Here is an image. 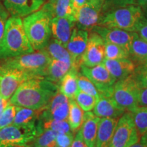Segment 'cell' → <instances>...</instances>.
<instances>
[{"instance_id":"obj_1","label":"cell","mask_w":147,"mask_h":147,"mask_svg":"<svg viewBox=\"0 0 147 147\" xmlns=\"http://www.w3.org/2000/svg\"><path fill=\"white\" fill-rule=\"evenodd\" d=\"M59 92L58 84L45 78H33L23 82L10 99V104L40 110Z\"/></svg>"},{"instance_id":"obj_2","label":"cell","mask_w":147,"mask_h":147,"mask_svg":"<svg viewBox=\"0 0 147 147\" xmlns=\"http://www.w3.org/2000/svg\"><path fill=\"white\" fill-rule=\"evenodd\" d=\"M53 17V5L48 2L23 19L24 29L34 51L42 50L49 43Z\"/></svg>"},{"instance_id":"obj_3","label":"cell","mask_w":147,"mask_h":147,"mask_svg":"<svg viewBox=\"0 0 147 147\" xmlns=\"http://www.w3.org/2000/svg\"><path fill=\"white\" fill-rule=\"evenodd\" d=\"M34 51L21 18L14 16L8 18L0 47V59L14 57Z\"/></svg>"},{"instance_id":"obj_4","label":"cell","mask_w":147,"mask_h":147,"mask_svg":"<svg viewBox=\"0 0 147 147\" xmlns=\"http://www.w3.org/2000/svg\"><path fill=\"white\" fill-rule=\"evenodd\" d=\"M144 17L142 7L136 4L129 5L114 9L103 14L99 25L136 32Z\"/></svg>"},{"instance_id":"obj_5","label":"cell","mask_w":147,"mask_h":147,"mask_svg":"<svg viewBox=\"0 0 147 147\" xmlns=\"http://www.w3.org/2000/svg\"><path fill=\"white\" fill-rule=\"evenodd\" d=\"M51 58L45 49L2 59L1 67L23 71L35 78H45Z\"/></svg>"},{"instance_id":"obj_6","label":"cell","mask_w":147,"mask_h":147,"mask_svg":"<svg viewBox=\"0 0 147 147\" xmlns=\"http://www.w3.org/2000/svg\"><path fill=\"white\" fill-rule=\"evenodd\" d=\"M140 137L132 113L127 111L118 119L108 147H129L139 142Z\"/></svg>"},{"instance_id":"obj_7","label":"cell","mask_w":147,"mask_h":147,"mask_svg":"<svg viewBox=\"0 0 147 147\" xmlns=\"http://www.w3.org/2000/svg\"><path fill=\"white\" fill-rule=\"evenodd\" d=\"M38 134L36 123L16 125H10L0 129V147L27 144Z\"/></svg>"},{"instance_id":"obj_8","label":"cell","mask_w":147,"mask_h":147,"mask_svg":"<svg viewBox=\"0 0 147 147\" xmlns=\"http://www.w3.org/2000/svg\"><path fill=\"white\" fill-rule=\"evenodd\" d=\"M140 88L130 76L117 80L114 84L112 97L126 111L132 112L138 106Z\"/></svg>"},{"instance_id":"obj_9","label":"cell","mask_w":147,"mask_h":147,"mask_svg":"<svg viewBox=\"0 0 147 147\" xmlns=\"http://www.w3.org/2000/svg\"><path fill=\"white\" fill-rule=\"evenodd\" d=\"M80 69L82 74L93 82L100 95L112 97L114 84L117 80L110 74L104 63L93 67L82 65Z\"/></svg>"},{"instance_id":"obj_10","label":"cell","mask_w":147,"mask_h":147,"mask_svg":"<svg viewBox=\"0 0 147 147\" xmlns=\"http://www.w3.org/2000/svg\"><path fill=\"white\" fill-rule=\"evenodd\" d=\"M103 3L97 0H91L75 12L77 28L91 32L100 25L103 16Z\"/></svg>"},{"instance_id":"obj_11","label":"cell","mask_w":147,"mask_h":147,"mask_svg":"<svg viewBox=\"0 0 147 147\" xmlns=\"http://www.w3.org/2000/svg\"><path fill=\"white\" fill-rule=\"evenodd\" d=\"M33 78L23 71L0 66V97L10 100L23 82Z\"/></svg>"},{"instance_id":"obj_12","label":"cell","mask_w":147,"mask_h":147,"mask_svg":"<svg viewBox=\"0 0 147 147\" xmlns=\"http://www.w3.org/2000/svg\"><path fill=\"white\" fill-rule=\"evenodd\" d=\"M38 119L47 120H67L69 114V99L58 92L43 108L39 110Z\"/></svg>"},{"instance_id":"obj_13","label":"cell","mask_w":147,"mask_h":147,"mask_svg":"<svg viewBox=\"0 0 147 147\" xmlns=\"http://www.w3.org/2000/svg\"><path fill=\"white\" fill-rule=\"evenodd\" d=\"M104 59L105 42L100 35L94 32H91L89 34L87 47L82 56V65L93 67L102 63Z\"/></svg>"},{"instance_id":"obj_14","label":"cell","mask_w":147,"mask_h":147,"mask_svg":"<svg viewBox=\"0 0 147 147\" xmlns=\"http://www.w3.org/2000/svg\"><path fill=\"white\" fill-rule=\"evenodd\" d=\"M89 32L75 27L66 49L72 58L71 68L79 70L82 65V56L87 47Z\"/></svg>"},{"instance_id":"obj_15","label":"cell","mask_w":147,"mask_h":147,"mask_svg":"<svg viewBox=\"0 0 147 147\" xmlns=\"http://www.w3.org/2000/svg\"><path fill=\"white\" fill-rule=\"evenodd\" d=\"M91 32H94L100 35L105 42L120 46L129 53L135 32H127L120 29L109 28L100 25L95 27Z\"/></svg>"},{"instance_id":"obj_16","label":"cell","mask_w":147,"mask_h":147,"mask_svg":"<svg viewBox=\"0 0 147 147\" xmlns=\"http://www.w3.org/2000/svg\"><path fill=\"white\" fill-rule=\"evenodd\" d=\"M10 15L24 17L36 12L45 3V0H0Z\"/></svg>"},{"instance_id":"obj_17","label":"cell","mask_w":147,"mask_h":147,"mask_svg":"<svg viewBox=\"0 0 147 147\" xmlns=\"http://www.w3.org/2000/svg\"><path fill=\"white\" fill-rule=\"evenodd\" d=\"M75 26L76 21L74 18L55 16L51 21V35L66 48Z\"/></svg>"},{"instance_id":"obj_18","label":"cell","mask_w":147,"mask_h":147,"mask_svg":"<svg viewBox=\"0 0 147 147\" xmlns=\"http://www.w3.org/2000/svg\"><path fill=\"white\" fill-rule=\"evenodd\" d=\"M126 110L119 106L112 97L100 95L93 108V114L100 118L119 119Z\"/></svg>"},{"instance_id":"obj_19","label":"cell","mask_w":147,"mask_h":147,"mask_svg":"<svg viewBox=\"0 0 147 147\" xmlns=\"http://www.w3.org/2000/svg\"><path fill=\"white\" fill-rule=\"evenodd\" d=\"M103 63L117 81L131 76L137 66L129 58L119 59H105Z\"/></svg>"},{"instance_id":"obj_20","label":"cell","mask_w":147,"mask_h":147,"mask_svg":"<svg viewBox=\"0 0 147 147\" xmlns=\"http://www.w3.org/2000/svg\"><path fill=\"white\" fill-rule=\"evenodd\" d=\"M100 117L95 116L93 113L86 112L84 114L83 121L80 129L84 142L88 147H95L96 142L97 129Z\"/></svg>"},{"instance_id":"obj_21","label":"cell","mask_w":147,"mask_h":147,"mask_svg":"<svg viewBox=\"0 0 147 147\" xmlns=\"http://www.w3.org/2000/svg\"><path fill=\"white\" fill-rule=\"evenodd\" d=\"M119 119H100L95 147H108L113 136Z\"/></svg>"},{"instance_id":"obj_22","label":"cell","mask_w":147,"mask_h":147,"mask_svg":"<svg viewBox=\"0 0 147 147\" xmlns=\"http://www.w3.org/2000/svg\"><path fill=\"white\" fill-rule=\"evenodd\" d=\"M78 73V70L71 67L58 84L59 92L68 99H74L79 90L77 81Z\"/></svg>"},{"instance_id":"obj_23","label":"cell","mask_w":147,"mask_h":147,"mask_svg":"<svg viewBox=\"0 0 147 147\" xmlns=\"http://www.w3.org/2000/svg\"><path fill=\"white\" fill-rule=\"evenodd\" d=\"M129 59L136 65L147 64V42L136 32L134 34L130 48Z\"/></svg>"},{"instance_id":"obj_24","label":"cell","mask_w":147,"mask_h":147,"mask_svg":"<svg viewBox=\"0 0 147 147\" xmlns=\"http://www.w3.org/2000/svg\"><path fill=\"white\" fill-rule=\"evenodd\" d=\"M71 64L51 59L47 67L45 78L58 84L62 78L71 69Z\"/></svg>"},{"instance_id":"obj_25","label":"cell","mask_w":147,"mask_h":147,"mask_svg":"<svg viewBox=\"0 0 147 147\" xmlns=\"http://www.w3.org/2000/svg\"><path fill=\"white\" fill-rule=\"evenodd\" d=\"M44 49L47 51L51 59L66 62L72 65V58L68 51L54 38L52 40L50 39Z\"/></svg>"},{"instance_id":"obj_26","label":"cell","mask_w":147,"mask_h":147,"mask_svg":"<svg viewBox=\"0 0 147 147\" xmlns=\"http://www.w3.org/2000/svg\"><path fill=\"white\" fill-rule=\"evenodd\" d=\"M40 115L39 110H33L21 106H16V112L13 125H22L36 123Z\"/></svg>"},{"instance_id":"obj_27","label":"cell","mask_w":147,"mask_h":147,"mask_svg":"<svg viewBox=\"0 0 147 147\" xmlns=\"http://www.w3.org/2000/svg\"><path fill=\"white\" fill-rule=\"evenodd\" d=\"M83 110L78 105L74 99H69V114L67 121L71 131H75L80 129L83 121Z\"/></svg>"},{"instance_id":"obj_28","label":"cell","mask_w":147,"mask_h":147,"mask_svg":"<svg viewBox=\"0 0 147 147\" xmlns=\"http://www.w3.org/2000/svg\"><path fill=\"white\" fill-rule=\"evenodd\" d=\"M38 134L43 129H51L57 133H69L71 130L67 120H47L40 121L38 119L37 124Z\"/></svg>"},{"instance_id":"obj_29","label":"cell","mask_w":147,"mask_h":147,"mask_svg":"<svg viewBox=\"0 0 147 147\" xmlns=\"http://www.w3.org/2000/svg\"><path fill=\"white\" fill-rule=\"evenodd\" d=\"M57 133L51 129H43L34 140V147H57Z\"/></svg>"},{"instance_id":"obj_30","label":"cell","mask_w":147,"mask_h":147,"mask_svg":"<svg viewBox=\"0 0 147 147\" xmlns=\"http://www.w3.org/2000/svg\"><path fill=\"white\" fill-rule=\"evenodd\" d=\"M140 136L147 134V106H138L131 112Z\"/></svg>"},{"instance_id":"obj_31","label":"cell","mask_w":147,"mask_h":147,"mask_svg":"<svg viewBox=\"0 0 147 147\" xmlns=\"http://www.w3.org/2000/svg\"><path fill=\"white\" fill-rule=\"evenodd\" d=\"M52 5L54 17H71L75 19V13L71 5V0H57Z\"/></svg>"},{"instance_id":"obj_32","label":"cell","mask_w":147,"mask_h":147,"mask_svg":"<svg viewBox=\"0 0 147 147\" xmlns=\"http://www.w3.org/2000/svg\"><path fill=\"white\" fill-rule=\"evenodd\" d=\"M129 58V53L120 46L105 42V59H119Z\"/></svg>"},{"instance_id":"obj_33","label":"cell","mask_w":147,"mask_h":147,"mask_svg":"<svg viewBox=\"0 0 147 147\" xmlns=\"http://www.w3.org/2000/svg\"><path fill=\"white\" fill-rule=\"evenodd\" d=\"M78 105L84 112H90L93 110L96 104L97 99L92 95L84 93L80 90L77 92L74 97Z\"/></svg>"},{"instance_id":"obj_34","label":"cell","mask_w":147,"mask_h":147,"mask_svg":"<svg viewBox=\"0 0 147 147\" xmlns=\"http://www.w3.org/2000/svg\"><path fill=\"white\" fill-rule=\"evenodd\" d=\"M77 81H78V89L84 93H87L95 97L97 99L100 96V93L95 87L91 80L87 77H86L82 73L78 72L77 76Z\"/></svg>"},{"instance_id":"obj_35","label":"cell","mask_w":147,"mask_h":147,"mask_svg":"<svg viewBox=\"0 0 147 147\" xmlns=\"http://www.w3.org/2000/svg\"><path fill=\"white\" fill-rule=\"evenodd\" d=\"M131 76L140 89L147 88V64L137 65Z\"/></svg>"},{"instance_id":"obj_36","label":"cell","mask_w":147,"mask_h":147,"mask_svg":"<svg viewBox=\"0 0 147 147\" xmlns=\"http://www.w3.org/2000/svg\"><path fill=\"white\" fill-rule=\"evenodd\" d=\"M16 112V106L9 104L0 115V129L10 125L13 123Z\"/></svg>"},{"instance_id":"obj_37","label":"cell","mask_w":147,"mask_h":147,"mask_svg":"<svg viewBox=\"0 0 147 147\" xmlns=\"http://www.w3.org/2000/svg\"><path fill=\"white\" fill-rule=\"evenodd\" d=\"M133 4H136V0H104L102 5V13L104 14L105 11L109 12L114 9Z\"/></svg>"},{"instance_id":"obj_38","label":"cell","mask_w":147,"mask_h":147,"mask_svg":"<svg viewBox=\"0 0 147 147\" xmlns=\"http://www.w3.org/2000/svg\"><path fill=\"white\" fill-rule=\"evenodd\" d=\"M74 138V134L72 132L69 133H58L57 134L56 142L59 146L70 147Z\"/></svg>"},{"instance_id":"obj_39","label":"cell","mask_w":147,"mask_h":147,"mask_svg":"<svg viewBox=\"0 0 147 147\" xmlns=\"http://www.w3.org/2000/svg\"><path fill=\"white\" fill-rule=\"evenodd\" d=\"M9 15H10L9 12L3 6L2 3L0 1V47H1V42H2L3 40L5 25H6L7 20L9 18Z\"/></svg>"},{"instance_id":"obj_40","label":"cell","mask_w":147,"mask_h":147,"mask_svg":"<svg viewBox=\"0 0 147 147\" xmlns=\"http://www.w3.org/2000/svg\"><path fill=\"white\" fill-rule=\"evenodd\" d=\"M140 37L147 42V18L144 17L138 27L136 32Z\"/></svg>"},{"instance_id":"obj_41","label":"cell","mask_w":147,"mask_h":147,"mask_svg":"<svg viewBox=\"0 0 147 147\" xmlns=\"http://www.w3.org/2000/svg\"><path fill=\"white\" fill-rule=\"evenodd\" d=\"M70 147H88L87 144L84 142L83 138H82L81 131H80V129L75 136Z\"/></svg>"},{"instance_id":"obj_42","label":"cell","mask_w":147,"mask_h":147,"mask_svg":"<svg viewBox=\"0 0 147 147\" xmlns=\"http://www.w3.org/2000/svg\"><path fill=\"white\" fill-rule=\"evenodd\" d=\"M138 106H147V88L140 89L138 95Z\"/></svg>"},{"instance_id":"obj_43","label":"cell","mask_w":147,"mask_h":147,"mask_svg":"<svg viewBox=\"0 0 147 147\" xmlns=\"http://www.w3.org/2000/svg\"><path fill=\"white\" fill-rule=\"evenodd\" d=\"M90 1H91V0H71V5H72V8L74 11V13L79 8H81L82 6H83L87 3L89 2Z\"/></svg>"},{"instance_id":"obj_44","label":"cell","mask_w":147,"mask_h":147,"mask_svg":"<svg viewBox=\"0 0 147 147\" xmlns=\"http://www.w3.org/2000/svg\"><path fill=\"white\" fill-rule=\"evenodd\" d=\"M129 147H147V134L141 136L139 142Z\"/></svg>"},{"instance_id":"obj_45","label":"cell","mask_w":147,"mask_h":147,"mask_svg":"<svg viewBox=\"0 0 147 147\" xmlns=\"http://www.w3.org/2000/svg\"><path fill=\"white\" fill-rule=\"evenodd\" d=\"M9 104H10V100H5L3 97H0V115L2 114L3 110L5 109Z\"/></svg>"},{"instance_id":"obj_46","label":"cell","mask_w":147,"mask_h":147,"mask_svg":"<svg viewBox=\"0 0 147 147\" xmlns=\"http://www.w3.org/2000/svg\"><path fill=\"white\" fill-rule=\"evenodd\" d=\"M136 4L143 8H146L147 0H136Z\"/></svg>"},{"instance_id":"obj_47","label":"cell","mask_w":147,"mask_h":147,"mask_svg":"<svg viewBox=\"0 0 147 147\" xmlns=\"http://www.w3.org/2000/svg\"><path fill=\"white\" fill-rule=\"evenodd\" d=\"M9 147H31L27 144H23V145H14V146H11Z\"/></svg>"},{"instance_id":"obj_48","label":"cell","mask_w":147,"mask_h":147,"mask_svg":"<svg viewBox=\"0 0 147 147\" xmlns=\"http://www.w3.org/2000/svg\"><path fill=\"white\" fill-rule=\"evenodd\" d=\"M57 1V0H49V2L51 3V4H52V5H53L54 4V3L56 2V1Z\"/></svg>"},{"instance_id":"obj_49","label":"cell","mask_w":147,"mask_h":147,"mask_svg":"<svg viewBox=\"0 0 147 147\" xmlns=\"http://www.w3.org/2000/svg\"><path fill=\"white\" fill-rule=\"evenodd\" d=\"M97 1H100V2H102V3H104V0H97Z\"/></svg>"},{"instance_id":"obj_50","label":"cell","mask_w":147,"mask_h":147,"mask_svg":"<svg viewBox=\"0 0 147 147\" xmlns=\"http://www.w3.org/2000/svg\"><path fill=\"white\" fill-rule=\"evenodd\" d=\"M57 147H61V146H57Z\"/></svg>"},{"instance_id":"obj_51","label":"cell","mask_w":147,"mask_h":147,"mask_svg":"<svg viewBox=\"0 0 147 147\" xmlns=\"http://www.w3.org/2000/svg\"><path fill=\"white\" fill-rule=\"evenodd\" d=\"M146 8H147V7H146Z\"/></svg>"}]
</instances>
